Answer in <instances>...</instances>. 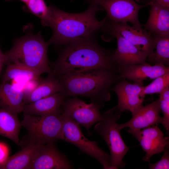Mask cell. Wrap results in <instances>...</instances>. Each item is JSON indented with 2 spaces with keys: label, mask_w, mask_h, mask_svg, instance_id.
<instances>
[{
  "label": "cell",
  "mask_w": 169,
  "mask_h": 169,
  "mask_svg": "<svg viewBox=\"0 0 169 169\" xmlns=\"http://www.w3.org/2000/svg\"><path fill=\"white\" fill-rule=\"evenodd\" d=\"M110 52L100 47L92 36L74 40L65 45L50 66L57 76L105 69L117 72Z\"/></svg>",
  "instance_id": "6da1fadb"
},
{
  "label": "cell",
  "mask_w": 169,
  "mask_h": 169,
  "mask_svg": "<svg viewBox=\"0 0 169 169\" xmlns=\"http://www.w3.org/2000/svg\"><path fill=\"white\" fill-rule=\"evenodd\" d=\"M49 7L45 26L52 29L53 34L48 42L56 46L65 45L75 39L92 36L102 28L107 18L106 17L101 21L97 19V12L104 10L95 5H90L85 11L79 13H67L52 5Z\"/></svg>",
  "instance_id": "7a4b0ae2"
},
{
  "label": "cell",
  "mask_w": 169,
  "mask_h": 169,
  "mask_svg": "<svg viewBox=\"0 0 169 169\" xmlns=\"http://www.w3.org/2000/svg\"><path fill=\"white\" fill-rule=\"evenodd\" d=\"M57 77L61 87V93L66 99L78 96L86 97L100 108L110 100L113 85L122 79L116 72L105 69Z\"/></svg>",
  "instance_id": "3957f363"
},
{
  "label": "cell",
  "mask_w": 169,
  "mask_h": 169,
  "mask_svg": "<svg viewBox=\"0 0 169 169\" xmlns=\"http://www.w3.org/2000/svg\"><path fill=\"white\" fill-rule=\"evenodd\" d=\"M42 38L40 32L34 34L30 32L15 39L12 48L4 53L5 64H15L29 68L41 74L55 75L47 57L49 45Z\"/></svg>",
  "instance_id": "277c9868"
},
{
  "label": "cell",
  "mask_w": 169,
  "mask_h": 169,
  "mask_svg": "<svg viewBox=\"0 0 169 169\" xmlns=\"http://www.w3.org/2000/svg\"><path fill=\"white\" fill-rule=\"evenodd\" d=\"M21 124L28 132L20 141L22 148L29 144L41 145L64 140L62 112L41 116L24 115Z\"/></svg>",
  "instance_id": "5b68a950"
},
{
  "label": "cell",
  "mask_w": 169,
  "mask_h": 169,
  "mask_svg": "<svg viewBox=\"0 0 169 169\" xmlns=\"http://www.w3.org/2000/svg\"><path fill=\"white\" fill-rule=\"evenodd\" d=\"M122 112L116 106L102 114L103 119L95 126L94 131L103 137L110 153V165L114 169L122 168L125 166L123 158L129 150L120 134L121 129L117 121Z\"/></svg>",
  "instance_id": "8992f818"
},
{
  "label": "cell",
  "mask_w": 169,
  "mask_h": 169,
  "mask_svg": "<svg viewBox=\"0 0 169 169\" xmlns=\"http://www.w3.org/2000/svg\"><path fill=\"white\" fill-rule=\"evenodd\" d=\"M64 140L78 148L84 153L98 160L105 169H114L110 165V156L101 149L95 141L87 139L81 132L79 125L62 113Z\"/></svg>",
  "instance_id": "52a82bcc"
},
{
  "label": "cell",
  "mask_w": 169,
  "mask_h": 169,
  "mask_svg": "<svg viewBox=\"0 0 169 169\" xmlns=\"http://www.w3.org/2000/svg\"><path fill=\"white\" fill-rule=\"evenodd\" d=\"M90 5L98 6L106 11L109 20L115 23L129 22L142 27L138 18L139 10L147 4L141 5L134 0H85Z\"/></svg>",
  "instance_id": "ba28073f"
},
{
  "label": "cell",
  "mask_w": 169,
  "mask_h": 169,
  "mask_svg": "<svg viewBox=\"0 0 169 169\" xmlns=\"http://www.w3.org/2000/svg\"><path fill=\"white\" fill-rule=\"evenodd\" d=\"M100 108L95 103L86 104L76 97L67 98L61 107L62 114L79 125L84 127L89 134L92 125L103 119L100 111Z\"/></svg>",
  "instance_id": "9c48e42d"
},
{
  "label": "cell",
  "mask_w": 169,
  "mask_h": 169,
  "mask_svg": "<svg viewBox=\"0 0 169 169\" xmlns=\"http://www.w3.org/2000/svg\"><path fill=\"white\" fill-rule=\"evenodd\" d=\"M105 30H110L118 33L138 49L145 52L147 58L153 61L154 38L149 32L142 27L133 25L127 23H115L107 20L102 28Z\"/></svg>",
  "instance_id": "30bf717a"
},
{
  "label": "cell",
  "mask_w": 169,
  "mask_h": 169,
  "mask_svg": "<svg viewBox=\"0 0 169 169\" xmlns=\"http://www.w3.org/2000/svg\"><path fill=\"white\" fill-rule=\"evenodd\" d=\"M127 131L139 142L146 152L142 159L149 163L152 156L162 153L169 146V137L164 136L157 125L141 130L128 128Z\"/></svg>",
  "instance_id": "8fae6325"
},
{
  "label": "cell",
  "mask_w": 169,
  "mask_h": 169,
  "mask_svg": "<svg viewBox=\"0 0 169 169\" xmlns=\"http://www.w3.org/2000/svg\"><path fill=\"white\" fill-rule=\"evenodd\" d=\"M143 87L137 83L131 84L124 78L116 83L111 90L117 96L118 109L121 112L129 111L132 115L135 114L143 106L145 99L140 95Z\"/></svg>",
  "instance_id": "7c38bea8"
},
{
  "label": "cell",
  "mask_w": 169,
  "mask_h": 169,
  "mask_svg": "<svg viewBox=\"0 0 169 169\" xmlns=\"http://www.w3.org/2000/svg\"><path fill=\"white\" fill-rule=\"evenodd\" d=\"M72 166L54 143L39 146L29 169H69Z\"/></svg>",
  "instance_id": "4fadbf2b"
},
{
  "label": "cell",
  "mask_w": 169,
  "mask_h": 169,
  "mask_svg": "<svg viewBox=\"0 0 169 169\" xmlns=\"http://www.w3.org/2000/svg\"><path fill=\"white\" fill-rule=\"evenodd\" d=\"M104 31L116 38L117 48L112 59L117 68L129 64H144L147 57L146 54L140 50L118 33L110 30Z\"/></svg>",
  "instance_id": "5bb4252c"
},
{
  "label": "cell",
  "mask_w": 169,
  "mask_h": 169,
  "mask_svg": "<svg viewBox=\"0 0 169 169\" xmlns=\"http://www.w3.org/2000/svg\"><path fill=\"white\" fill-rule=\"evenodd\" d=\"M120 77L133 81L134 83L143 85V82L149 78H156L169 73V67L162 64H155L153 65L146 63L129 64L118 68Z\"/></svg>",
  "instance_id": "9a60e30c"
},
{
  "label": "cell",
  "mask_w": 169,
  "mask_h": 169,
  "mask_svg": "<svg viewBox=\"0 0 169 169\" xmlns=\"http://www.w3.org/2000/svg\"><path fill=\"white\" fill-rule=\"evenodd\" d=\"M161 110L159 99L145 106L143 105L127 122L119 124L121 130L125 128L141 130L161 123L162 117L160 115Z\"/></svg>",
  "instance_id": "2e32d148"
},
{
  "label": "cell",
  "mask_w": 169,
  "mask_h": 169,
  "mask_svg": "<svg viewBox=\"0 0 169 169\" xmlns=\"http://www.w3.org/2000/svg\"><path fill=\"white\" fill-rule=\"evenodd\" d=\"M66 99L62 93H56L24 105L22 112L24 115L40 116L61 113L62 104Z\"/></svg>",
  "instance_id": "e0dca14e"
},
{
  "label": "cell",
  "mask_w": 169,
  "mask_h": 169,
  "mask_svg": "<svg viewBox=\"0 0 169 169\" xmlns=\"http://www.w3.org/2000/svg\"><path fill=\"white\" fill-rule=\"evenodd\" d=\"M147 4L150 6V9L145 29L156 36L169 35V9L155 0Z\"/></svg>",
  "instance_id": "ac0fdd59"
},
{
  "label": "cell",
  "mask_w": 169,
  "mask_h": 169,
  "mask_svg": "<svg viewBox=\"0 0 169 169\" xmlns=\"http://www.w3.org/2000/svg\"><path fill=\"white\" fill-rule=\"evenodd\" d=\"M24 91L7 82L0 84V108L18 114L25 105Z\"/></svg>",
  "instance_id": "d6986e66"
},
{
  "label": "cell",
  "mask_w": 169,
  "mask_h": 169,
  "mask_svg": "<svg viewBox=\"0 0 169 169\" xmlns=\"http://www.w3.org/2000/svg\"><path fill=\"white\" fill-rule=\"evenodd\" d=\"M61 90L58 77L55 75L48 74L46 78H42L36 87L25 95V105L54 93L61 92Z\"/></svg>",
  "instance_id": "ffe728a7"
},
{
  "label": "cell",
  "mask_w": 169,
  "mask_h": 169,
  "mask_svg": "<svg viewBox=\"0 0 169 169\" xmlns=\"http://www.w3.org/2000/svg\"><path fill=\"white\" fill-rule=\"evenodd\" d=\"M34 144H29L14 155L8 157L0 168L4 169H29L39 146Z\"/></svg>",
  "instance_id": "44dd1931"
},
{
  "label": "cell",
  "mask_w": 169,
  "mask_h": 169,
  "mask_svg": "<svg viewBox=\"0 0 169 169\" xmlns=\"http://www.w3.org/2000/svg\"><path fill=\"white\" fill-rule=\"evenodd\" d=\"M21 122L18 114L0 108V135L19 145Z\"/></svg>",
  "instance_id": "7402d4cb"
},
{
  "label": "cell",
  "mask_w": 169,
  "mask_h": 169,
  "mask_svg": "<svg viewBox=\"0 0 169 169\" xmlns=\"http://www.w3.org/2000/svg\"><path fill=\"white\" fill-rule=\"evenodd\" d=\"M3 79V82L11 80L21 79L26 81H37L40 79V74L24 66L8 63Z\"/></svg>",
  "instance_id": "603a6c76"
},
{
  "label": "cell",
  "mask_w": 169,
  "mask_h": 169,
  "mask_svg": "<svg viewBox=\"0 0 169 169\" xmlns=\"http://www.w3.org/2000/svg\"><path fill=\"white\" fill-rule=\"evenodd\" d=\"M154 41L153 61L154 64L169 65V35H156Z\"/></svg>",
  "instance_id": "cb8c5ba5"
},
{
  "label": "cell",
  "mask_w": 169,
  "mask_h": 169,
  "mask_svg": "<svg viewBox=\"0 0 169 169\" xmlns=\"http://www.w3.org/2000/svg\"><path fill=\"white\" fill-rule=\"evenodd\" d=\"M23 8L40 18L42 24L44 25L49 13V6H47L44 0H29Z\"/></svg>",
  "instance_id": "d4e9b609"
},
{
  "label": "cell",
  "mask_w": 169,
  "mask_h": 169,
  "mask_svg": "<svg viewBox=\"0 0 169 169\" xmlns=\"http://www.w3.org/2000/svg\"><path fill=\"white\" fill-rule=\"evenodd\" d=\"M169 86V73L159 76L149 84L144 86L140 93V96L144 98L147 95L160 94Z\"/></svg>",
  "instance_id": "484cf974"
},
{
  "label": "cell",
  "mask_w": 169,
  "mask_h": 169,
  "mask_svg": "<svg viewBox=\"0 0 169 169\" xmlns=\"http://www.w3.org/2000/svg\"><path fill=\"white\" fill-rule=\"evenodd\" d=\"M159 104L163 114L162 125L168 132L169 130V86L160 93Z\"/></svg>",
  "instance_id": "4316f807"
},
{
  "label": "cell",
  "mask_w": 169,
  "mask_h": 169,
  "mask_svg": "<svg viewBox=\"0 0 169 169\" xmlns=\"http://www.w3.org/2000/svg\"><path fill=\"white\" fill-rule=\"evenodd\" d=\"M163 154L159 161L155 163H149V167L150 169H169V146L164 150Z\"/></svg>",
  "instance_id": "83f0119b"
},
{
  "label": "cell",
  "mask_w": 169,
  "mask_h": 169,
  "mask_svg": "<svg viewBox=\"0 0 169 169\" xmlns=\"http://www.w3.org/2000/svg\"><path fill=\"white\" fill-rule=\"evenodd\" d=\"M8 149L7 146L0 142V165L2 164L8 157Z\"/></svg>",
  "instance_id": "f1b7e54d"
},
{
  "label": "cell",
  "mask_w": 169,
  "mask_h": 169,
  "mask_svg": "<svg viewBox=\"0 0 169 169\" xmlns=\"http://www.w3.org/2000/svg\"><path fill=\"white\" fill-rule=\"evenodd\" d=\"M5 64V60L4 54L3 53L0 47V73Z\"/></svg>",
  "instance_id": "f546056e"
},
{
  "label": "cell",
  "mask_w": 169,
  "mask_h": 169,
  "mask_svg": "<svg viewBox=\"0 0 169 169\" xmlns=\"http://www.w3.org/2000/svg\"><path fill=\"white\" fill-rule=\"evenodd\" d=\"M167 8L169 9V0H155Z\"/></svg>",
  "instance_id": "4dcf8cb0"
},
{
  "label": "cell",
  "mask_w": 169,
  "mask_h": 169,
  "mask_svg": "<svg viewBox=\"0 0 169 169\" xmlns=\"http://www.w3.org/2000/svg\"><path fill=\"white\" fill-rule=\"evenodd\" d=\"M5 0L8 1H11L14 0ZM19 0L24 3L25 4L28 1H29V0Z\"/></svg>",
  "instance_id": "1f68e13d"
}]
</instances>
